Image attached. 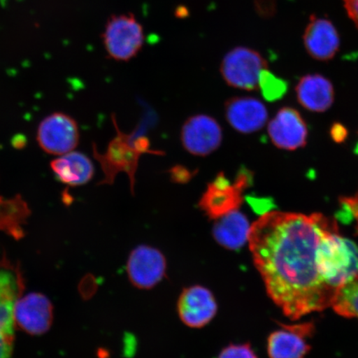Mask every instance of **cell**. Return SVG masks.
<instances>
[{"label": "cell", "mask_w": 358, "mask_h": 358, "mask_svg": "<svg viewBox=\"0 0 358 358\" xmlns=\"http://www.w3.org/2000/svg\"><path fill=\"white\" fill-rule=\"evenodd\" d=\"M303 38L308 55L317 61L332 59L340 46L339 36L332 22L313 15Z\"/></svg>", "instance_id": "cell-15"}, {"label": "cell", "mask_w": 358, "mask_h": 358, "mask_svg": "<svg viewBox=\"0 0 358 358\" xmlns=\"http://www.w3.org/2000/svg\"><path fill=\"white\" fill-rule=\"evenodd\" d=\"M250 229L248 217L236 210L217 219L213 235L219 245L235 250L243 248L248 241Z\"/></svg>", "instance_id": "cell-19"}, {"label": "cell", "mask_w": 358, "mask_h": 358, "mask_svg": "<svg viewBox=\"0 0 358 358\" xmlns=\"http://www.w3.org/2000/svg\"><path fill=\"white\" fill-rule=\"evenodd\" d=\"M103 41L107 53L116 61H129L141 50L144 30L133 15L113 16L107 22Z\"/></svg>", "instance_id": "cell-6"}, {"label": "cell", "mask_w": 358, "mask_h": 358, "mask_svg": "<svg viewBox=\"0 0 358 358\" xmlns=\"http://www.w3.org/2000/svg\"><path fill=\"white\" fill-rule=\"evenodd\" d=\"M338 229L321 213L268 212L250 227L248 241L267 293L290 319L332 306L337 292L321 276L317 250Z\"/></svg>", "instance_id": "cell-1"}, {"label": "cell", "mask_w": 358, "mask_h": 358, "mask_svg": "<svg viewBox=\"0 0 358 358\" xmlns=\"http://www.w3.org/2000/svg\"><path fill=\"white\" fill-rule=\"evenodd\" d=\"M218 358H257L249 344L228 346L223 349Z\"/></svg>", "instance_id": "cell-22"}, {"label": "cell", "mask_w": 358, "mask_h": 358, "mask_svg": "<svg viewBox=\"0 0 358 358\" xmlns=\"http://www.w3.org/2000/svg\"><path fill=\"white\" fill-rule=\"evenodd\" d=\"M166 271V259L162 253L150 246L134 249L127 262L129 280L138 289L153 288L162 280Z\"/></svg>", "instance_id": "cell-9"}, {"label": "cell", "mask_w": 358, "mask_h": 358, "mask_svg": "<svg viewBox=\"0 0 358 358\" xmlns=\"http://www.w3.org/2000/svg\"><path fill=\"white\" fill-rule=\"evenodd\" d=\"M268 134L279 149L295 150L306 145L308 129L296 110L285 107L268 123Z\"/></svg>", "instance_id": "cell-12"}, {"label": "cell", "mask_w": 358, "mask_h": 358, "mask_svg": "<svg viewBox=\"0 0 358 358\" xmlns=\"http://www.w3.org/2000/svg\"><path fill=\"white\" fill-rule=\"evenodd\" d=\"M13 338L0 332V358H10L13 352Z\"/></svg>", "instance_id": "cell-23"}, {"label": "cell", "mask_w": 358, "mask_h": 358, "mask_svg": "<svg viewBox=\"0 0 358 358\" xmlns=\"http://www.w3.org/2000/svg\"><path fill=\"white\" fill-rule=\"evenodd\" d=\"M313 332L312 324L285 326L271 334L268 353L271 358H304L310 347L306 339Z\"/></svg>", "instance_id": "cell-14"}, {"label": "cell", "mask_w": 358, "mask_h": 358, "mask_svg": "<svg viewBox=\"0 0 358 358\" xmlns=\"http://www.w3.org/2000/svg\"><path fill=\"white\" fill-rule=\"evenodd\" d=\"M252 172L245 168L241 169L234 183L219 173L201 196L200 209L214 220L236 211L243 203V192L252 186Z\"/></svg>", "instance_id": "cell-4"}, {"label": "cell", "mask_w": 358, "mask_h": 358, "mask_svg": "<svg viewBox=\"0 0 358 358\" xmlns=\"http://www.w3.org/2000/svg\"><path fill=\"white\" fill-rule=\"evenodd\" d=\"M37 141L39 147L48 155L58 157L70 153L79 144L78 124L71 116L55 112L40 122Z\"/></svg>", "instance_id": "cell-7"}, {"label": "cell", "mask_w": 358, "mask_h": 358, "mask_svg": "<svg viewBox=\"0 0 358 358\" xmlns=\"http://www.w3.org/2000/svg\"><path fill=\"white\" fill-rule=\"evenodd\" d=\"M50 167L58 180L69 187L87 185L95 173L92 161L77 151L58 156L52 161Z\"/></svg>", "instance_id": "cell-17"}, {"label": "cell", "mask_w": 358, "mask_h": 358, "mask_svg": "<svg viewBox=\"0 0 358 358\" xmlns=\"http://www.w3.org/2000/svg\"><path fill=\"white\" fill-rule=\"evenodd\" d=\"M320 272L326 284L338 293L358 274V248L338 229L327 234L317 250Z\"/></svg>", "instance_id": "cell-2"}, {"label": "cell", "mask_w": 358, "mask_h": 358, "mask_svg": "<svg viewBox=\"0 0 358 358\" xmlns=\"http://www.w3.org/2000/svg\"><path fill=\"white\" fill-rule=\"evenodd\" d=\"M268 64L259 52L248 48L237 47L224 57L221 73L231 87L255 91L259 88V78Z\"/></svg>", "instance_id": "cell-5"}, {"label": "cell", "mask_w": 358, "mask_h": 358, "mask_svg": "<svg viewBox=\"0 0 358 358\" xmlns=\"http://www.w3.org/2000/svg\"><path fill=\"white\" fill-rule=\"evenodd\" d=\"M348 15L358 29V0H343Z\"/></svg>", "instance_id": "cell-24"}, {"label": "cell", "mask_w": 358, "mask_h": 358, "mask_svg": "<svg viewBox=\"0 0 358 358\" xmlns=\"http://www.w3.org/2000/svg\"><path fill=\"white\" fill-rule=\"evenodd\" d=\"M339 204V220L347 223L355 222L358 234V192L355 196L340 198Z\"/></svg>", "instance_id": "cell-21"}, {"label": "cell", "mask_w": 358, "mask_h": 358, "mask_svg": "<svg viewBox=\"0 0 358 358\" xmlns=\"http://www.w3.org/2000/svg\"><path fill=\"white\" fill-rule=\"evenodd\" d=\"M331 136L333 140L337 143H342L346 140L348 136V131L341 124H335L331 129Z\"/></svg>", "instance_id": "cell-25"}, {"label": "cell", "mask_w": 358, "mask_h": 358, "mask_svg": "<svg viewBox=\"0 0 358 358\" xmlns=\"http://www.w3.org/2000/svg\"><path fill=\"white\" fill-rule=\"evenodd\" d=\"M182 146L191 155L207 156L220 147L222 129L216 120L207 115L191 116L182 125Z\"/></svg>", "instance_id": "cell-8"}, {"label": "cell", "mask_w": 358, "mask_h": 358, "mask_svg": "<svg viewBox=\"0 0 358 358\" xmlns=\"http://www.w3.org/2000/svg\"><path fill=\"white\" fill-rule=\"evenodd\" d=\"M13 317L15 324L24 332L42 335L51 328L52 304L43 294L29 293L17 299Z\"/></svg>", "instance_id": "cell-10"}, {"label": "cell", "mask_w": 358, "mask_h": 358, "mask_svg": "<svg viewBox=\"0 0 358 358\" xmlns=\"http://www.w3.org/2000/svg\"><path fill=\"white\" fill-rule=\"evenodd\" d=\"M296 94L301 105L313 112L329 110L334 101L332 83L319 74L304 76L297 85Z\"/></svg>", "instance_id": "cell-18"}, {"label": "cell", "mask_w": 358, "mask_h": 358, "mask_svg": "<svg viewBox=\"0 0 358 358\" xmlns=\"http://www.w3.org/2000/svg\"><path fill=\"white\" fill-rule=\"evenodd\" d=\"M259 87L267 101H274L283 97L287 91L285 80L277 78L268 69L264 70L259 78Z\"/></svg>", "instance_id": "cell-20"}, {"label": "cell", "mask_w": 358, "mask_h": 358, "mask_svg": "<svg viewBox=\"0 0 358 358\" xmlns=\"http://www.w3.org/2000/svg\"><path fill=\"white\" fill-rule=\"evenodd\" d=\"M178 312L183 324L200 329L216 315L217 304L208 289L201 285L191 286L183 290L179 297Z\"/></svg>", "instance_id": "cell-11"}, {"label": "cell", "mask_w": 358, "mask_h": 358, "mask_svg": "<svg viewBox=\"0 0 358 358\" xmlns=\"http://www.w3.org/2000/svg\"><path fill=\"white\" fill-rule=\"evenodd\" d=\"M117 136L111 141L105 154H100L94 145L93 155L100 163L104 178L100 185H112L116 176L120 172L127 173L131 178V187L134 185V174L138 167V159L142 154L151 151L147 138H133V134H124L120 131L115 123Z\"/></svg>", "instance_id": "cell-3"}, {"label": "cell", "mask_w": 358, "mask_h": 358, "mask_svg": "<svg viewBox=\"0 0 358 358\" xmlns=\"http://www.w3.org/2000/svg\"><path fill=\"white\" fill-rule=\"evenodd\" d=\"M22 289L19 272L10 265H0V332L10 337L15 334V303Z\"/></svg>", "instance_id": "cell-16"}, {"label": "cell", "mask_w": 358, "mask_h": 358, "mask_svg": "<svg viewBox=\"0 0 358 358\" xmlns=\"http://www.w3.org/2000/svg\"><path fill=\"white\" fill-rule=\"evenodd\" d=\"M227 122L237 132L255 133L262 129L268 119V111L261 101L253 97H234L226 102Z\"/></svg>", "instance_id": "cell-13"}]
</instances>
